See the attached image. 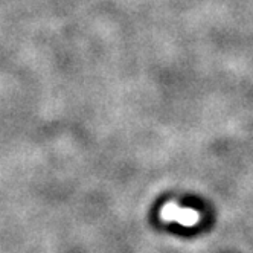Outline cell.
I'll use <instances>...</instances> for the list:
<instances>
[{
  "mask_svg": "<svg viewBox=\"0 0 253 253\" xmlns=\"http://www.w3.org/2000/svg\"><path fill=\"white\" fill-rule=\"evenodd\" d=\"M160 220L165 223H178L185 227H192L200 223L202 215L192 208H180L177 203L168 202L160 211Z\"/></svg>",
  "mask_w": 253,
  "mask_h": 253,
  "instance_id": "1",
  "label": "cell"
}]
</instances>
